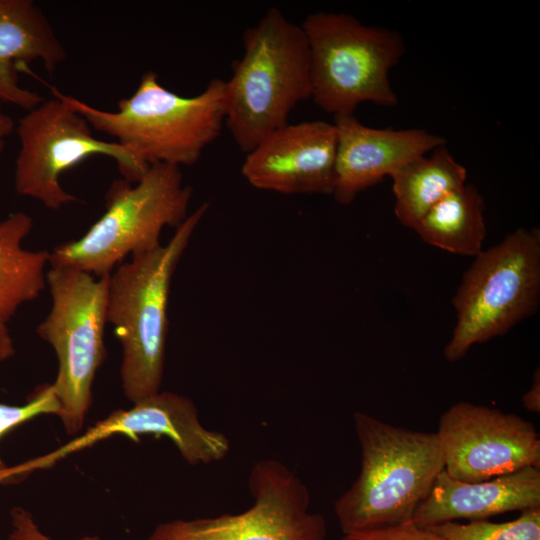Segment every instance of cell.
<instances>
[{
    "instance_id": "cell-1",
    "label": "cell",
    "mask_w": 540,
    "mask_h": 540,
    "mask_svg": "<svg viewBox=\"0 0 540 540\" xmlns=\"http://www.w3.org/2000/svg\"><path fill=\"white\" fill-rule=\"evenodd\" d=\"M208 209L209 203H202L175 228L166 244L132 256L109 275L107 323L122 346L121 385L132 404L160 391L171 282Z\"/></svg>"
},
{
    "instance_id": "cell-2",
    "label": "cell",
    "mask_w": 540,
    "mask_h": 540,
    "mask_svg": "<svg viewBox=\"0 0 540 540\" xmlns=\"http://www.w3.org/2000/svg\"><path fill=\"white\" fill-rule=\"evenodd\" d=\"M225 82L214 78L192 97L163 87L158 75L145 72L134 93L117 103V111L95 108L51 87L52 95L86 118L146 166L156 163L194 165L225 124Z\"/></svg>"
},
{
    "instance_id": "cell-3",
    "label": "cell",
    "mask_w": 540,
    "mask_h": 540,
    "mask_svg": "<svg viewBox=\"0 0 540 540\" xmlns=\"http://www.w3.org/2000/svg\"><path fill=\"white\" fill-rule=\"evenodd\" d=\"M353 420L361 469L334 504L343 534L412 521L444 470L436 432L397 427L362 412Z\"/></svg>"
},
{
    "instance_id": "cell-4",
    "label": "cell",
    "mask_w": 540,
    "mask_h": 540,
    "mask_svg": "<svg viewBox=\"0 0 540 540\" xmlns=\"http://www.w3.org/2000/svg\"><path fill=\"white\" fill-rule=\"evenodd\" d=\"M310 97L305 33L272 7L243 34V55L225 82V125L240 150L248 153L288 124L291 111Z\"/></svg>"
},
{
    "instance_id": "cell-5",
    "label": "cell",
    "mask_w": 540,
    "mask_h": 540,
    "mask_svg": "<svg viewBox=\"0 0 540 540\" xmlns=\"http://www.w3.org/2000/svg\"><path fill=\"white\" fill-rule=\"evenodd\" d=\"M191 198L180 167L170 164L150 165L136 183L115 180L102 216L77 240L54 247L49 265L110 275L126 257L158 247L162 230L187 218Z\"/></svg>"
},
{
    "instance_id": "cell-6",
    "label": "cell",
    "mask_w": 540,
    "mask_h": 540,
    "mask_svg": "<svg viewBox=\"0 0 540 540\" xmlns=\"http://www.w3.org/2000/svg\"><path fill=\"white\" fill-rule=\"evenodd\" d=\"M301 27L310 53V98L320 109L335 117L354 114L364 102L398 104L389 80L405 53L398 31L325 11L309 14Z\"/></svg>"
},
{
    "instance_id": "cell-7",
    "label": "cell",
    "mask_w": 540,
    "mask_h": 540,
    "mask_svg": "<svg viewBox=\"0 0 540 540\" xmlns=\"http://www.w3.org/2000/svg\"><path fill=\"white\" fill-rule=\"evenodd\" d=\"M540 230L518 228L475 256L452 299L456 324L444 356L463 358L477 343L507 333L537 311Z\"/></svg>"
},
{
    "instance_id": "cell-8",
    "label": "cell",
    "mask_w": 540,
    "mask_h": 540,
    "mask_svg": "<svg viewBox=\"0 0 540 540\" xmlns=\"http://www.w3.org/2000/svg\"><path fill=\"white\" fill-rule=\"evenodd\" d=\"M46 281L51 308L37 333L56 353L58 372L52 387L61 407L59 418L66 432L74 435L83 427L95 375L106 357L109 275L50 267Z\"/></svg>"
},
{
    "instance_id": "cell-9",
    "label": "cell",
    "mask_w": 540,
    "mask_h": 540,
    "mask_svg": "<svg viewBox=\"0 0 540 540\" xmlns=\"http://www.w3.org/2000/svg\"><path fill=\"white\" fill-rule=\"evenodd\" d=\"M16 133L20 143L15 163L16 191L51 210L78 200L64 190L60 177L91 156L115 160L123 178L131 183L138 182L150 167L116 141L94 137L86 118L55 96L21 117Z\"/></svg>"
},
{
    "instance_id": "cell-10",
    "label": "cell",
    "mask_w": 540,
    "mask_h": 540,
    "mask_svg": "<svg viewBox=\"0 0 540 540\" xmlns=\"http://www.w3.org/2000/svg\"><path fill=\"white\" fill-rule=\"evenodd\" d=\"M253 504L238 514L176 519L158 524L148 540H324V517L309 512L310 494L283 463L257 462L251 469Z\"/></svg>"
},
{
    "instance_id": "cell-11",
    "label": "cell",
    "mask_w": 540,
    "mask_h": 540,
    "mask_svg": "<svg viewBox=\"0 0 540 540\" xmlns=\"http://www.w3.org/2000/svg\"><path fill=\"white\" fill-rule=\"evenodd\" d=\"M436 434L444 471L463 482L540 467L539 434L532 422L514 413L458 402L441 415Z\"/></svg>"
},
{
    "instance_id": "cell-12",
    "label": "cell",
    "mask_w": 540,
    "mask_h": 540,
    "mask_svg": "<svg viewBox=\"0 0 540 540\" xmlns=\"http://www.w3.org/2000/svg\"><path fill=\"white\" fill-rule=\"evenodd\" d=\"M113 435H124L136 442L143 435L165 436L190 465L221 461L230 450V442L223 433L202 425L198 410L190 398L170 391H159L128 409L113 411L86 432L46 455L13 467L7 466L2 471V477L5 481H12L35 470L52 467L72 453Z\"/></svg>"
},
{
    "instance_id": "cell-13",
    "label": "cell",
    "mask_w": 540,
    "mask_h": 540,
    "mask_svg": "<svg viewBox=\"0 0 540 540\" xmlns=\"http://www.w3.org/2000/svg\"><path fill=\"white\" fill-rule=\"evenodd\" d=\"M336 149L334 123H288L246 153L241 173L251 186L261 190L332 195Z\"/></svg>"
},
{
    "instance_id": "cell-14",
    "label": "cell",
    "mask_w": 540,
    "mask_h": 540,
    "mask_svg": "<svg viewBox=\"0 0 540 540\" xmlns=\"http://www.w3.org/2000/svg\"><path fill=\"white\" fill-rule=\"evenodd\" d=\"M337 129L335 183L332 196L347 205L365 189L390 177L412 160L446 144L425 129L372 128L354 114L334 117Z\"/></svg>"
},
{
    "instance_id": "cell-15",
    "label": "cell",
    "mask_w": 540,
    "mask_h": 540,
    "mask_svg": "<svg viewBox=\"0 0 540 540\" xmlns=\"http://www.w3.org/2000/svg\"><path fill=\"white\" fill-rule=\"evenodd\" d=\"M533 508H540V469L537 467L476 483L454 479L443 470L416 509L412 521L427 528L459 519L487 520L494 515Z\"/></svg>"
},
{
    "instance_id": "cell-16",
    "label": "cell",
    "mask_w": 540,
    "mask_h": 540,
    "mask_svg": "<svg viewBox=\"0 0 540 540\" xmlns=\"http://www.w3.org/2000/svg\"><path fill=\"white\" fill-rule=\"evenodd\" d=\"M68 57L42 9L32 0H0V101L31 110L44 101L20 85L19 71L41 61L52 73Z\"/></svg>"
},
{
    "instance_id": "cell-17",
    "label": "cell",
    "mask_w": 540,
    "mask_h": 540,
    "mask_svg": "<svg viewBox=\"0 0 540 540\" xmlns=\"http://www.w3.org/2000/svg\"><path fill=\"white\" fill-rule=\"evenodd\" d=\"M390 178L398 221L411 229L440 200L464 186L467 170L452 156L446 144L436 147L395 171Z\"/></svg>"
},
{
    "instance_id": "cell-18",
    "label": "cell",
    "mask_w": 540,
    "mask_h": 540,
    "mask_svg": "<svg viewBox=\"0 0 540 540\" xmlns=\"http://www.w3.org/2000/svg\"><path fill=\"white\" fill-rule=\"evenodd\" d=\"M33 219L18 211L0 221V321L7 323L24 303L38 298L45 286L50 251H30L22 243Z\"/></svg>"
},
{
    "instance_id": "cell-19",
    "label": "cell",
    "mask_w": 540,
    "mask_h": 540,
    "mask_svg": "<svg viewBox=\"0 0 540 540\" xmlns=\"http://www.w3.org/2000/svg\"><path fill=\"white\" fill-rule=\"evenodd\" d=\"M484 207L478 189L465 184L434 205L413 230L427 244L475 257L486 236Z\"/></svg>"
},
{
    "instance_id": "cell-20",
    "label": "cell",
    "mask_w": 540,
    "mask_h": 540,
    "mask_svg": "<svg viewBox=\"0 0 540 540\" xmlns=\"http://www.w3.org/2000/svg\"><path fill=\"white\" fill-rule=\"evenodd\" d=\"M427 528L446 540H540V508L523 510L515 520L503 523L450 521Z\"/></svg>"
},
{
    "instance_id": "cell-21",
    "label": "cell",
    "mask_w": 540,
    "mask_h": 540,
    "mask_svg": "<svg viewBox=\"0 0 540 540\" xmlns=\"http://www.w3.org/2000/svg\"><path fill=\"white\" fill-rule=\"evenodd\" d=\"M45 414L60 416L61 407L52 384L39 385L23 405L0 403V439L14 428ZM7 465L0 457V470Z\"/></svg>"
},
{
    "instance_id": "cell-22",
    "label": "cell",
    "mask_w": 540,
    "mask_h": 540,
    "mask_svg": "<svg viewBox=\"0 0 540 540\" xmlns=\"http://www.w3.org/2000/svg\"><path fill=\"white\" fill-rule=\"evenodd\" d=\"M340 540H446L434 531L420 527L413 521L344 534Z\"/></svg>"
},
{
    "instance_id": "cell-23",
    "label": "cell",
    "mask_w": 540,
    "mask_h": 540,
    "mask_svg": "<svg viewBox=\"0 0 540 540\" xmlns=\"http://www.w3.org/2000/svg\"><path fill=\"white\" fill-rule=\"evenodd\" d=\"M10 525L8 540H53L41 531L31 512L21 506L10 510ZM77 540H100V537L85 535Z\"/></svg>"
},
{
    "instance_id": "cell-24",
    "label": "cell",
    "mask_w": 540,
    "mask_h": 540,
    "mask_svg": "<svg viewBox=\"0 0 540 540\" xmlns=\"http://www.w3.org/2000/svg\"><path fill=\"white\" fill-rule=\"evenodd\" d=\"M522 403L525 409L539 413L540 412V373L539 368L534 373L533 382L530 389L523 395Z\"/></svg>"
},
{
    "instance_id": "cell-25",
    "label": "cell",
    "mask_w": 540,
    "mask_h": 540,
    "mask_svg": "<svg viewBox=\"0 0 540 540\" xmlns=\"http://www.w3.org/2000/svg\"><path fill=\"white\" fill-rule=\"evenodd\" d=\"M14 341L6 326L0 321V362L6 361L15 355Z\"/></svg>"
},
{
    "instance_id": "cell-26",
    "label": "cell",
    "mask_w": 540,
    "mask_h": 540,
    "mask_svg": "<svg viewBox=\"0 0 540 540\" xmlns=\"http://www.w3.org/2000/svg\"><path fill=\"white\" fill-rule=\"evenodd\" d=\"M13 119L2 110L0 101V157L5 147L6 139L14 130Z\"/></svg>"
},
{
    "instance_id": "cell-27",
    "label": "cell",
    "mask_w": 540,
    "mask_h": 540,
    "mask_svg": "<svg viewBox=\"0 0 540 540\" xmlns=\"http://www.w3.org/2000/svg\"><path fill=\"white\" fill-rule=\"evenodd\" d=\"M0 540H3V539L0 537Z\"/></svg>"
}]
</instances>
